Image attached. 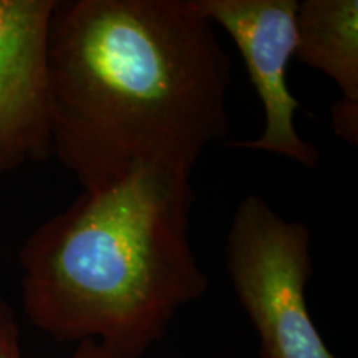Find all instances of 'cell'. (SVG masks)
I'll return each mask as SVG.
<instances>
[{
    "label": "cell",
    "instance_id": "1",
    "mask_svg": "<svg viewBox=\"0 0 358 358\" xmlns=\"http://www.w3.org/2000/svg\"><path fill=\"white\" fill-rule=\"evenodd\" d=\"M48 73L52 156L83 189L192 174L227 136L231 58L194 0H58Z\"/></svg>",
    "mask_w": 358,
    "mask_h": 358
},
{
    "label": "cell",
    "instance_id": "7",
    "mask_svg": "<svg viewBox=\"0 0 358 358\" xmlns=\"http://www.w3.org/2000/svg\"><path fill=\"white\" fill-rule=\"evenodd\" d=\"M0 358H24L20 330L12 307L0 295Z\"/></svg>",
    "mask_w": 358,
    "mask_h": 358
},
{
    "label": "cell",
    "instance_id": "5",
    "mask_svg": "<svg viewBox=\"0 0 358 358\" xmlns=\"http://www.w3.org/2000/svg\"><path fill=\"white\" fill-rule=\"evenodd\" d=\"M58 0H0V176L52 156L48 38Z\"/></svg>",
    "mask_w": 358,
    "mask_h": 358
},
{
    "label": "cell",
    "instance_id": "2",
    "mask_svg": "<svg viewBox=\"0 0 358 358\" xmlns=\"http://www.w3.org/2000/svg\"><path fill=\"white\" fill-rule=\"evenodd\" d=\"M191 173L138 169L83 189L19 250L27 319L57 342L141 358L209 287L189 243Z\"/></svg>",
    "mask_w": 358,
    "mask_h": 358
},
{
    "label": "cell",
    "instance_id": "8",
    "mask_svg": "<svg viewBox=\"0 0 358 358\" xmlns=\"http://www.w3.org/2000/svg\"><path fill=\"white\" fill-rule=\"evenodd\" d=\"M332 128L348 145H358V105L338 100L332 108Z\"/></svg>",
    "mask_w": 358,
    "mask_h": 358
},
{
    "label": "cell",
    "instance_id": "3",
    "mask_svg": "<svg viewBox=\"0 0 358 358\" xmlns=\"http://www.w3.org/2000/svg\"><path fill=\"white\" fill-rule=\"evenodd\" d=\"M226 267L257 334L261 358H338L307 307L313 261L306 224L284 219L261 196L248 194L232 214Z\"/></svg>",
    "mask_w": 358,
    "mask_h": 358
},
{
    "label": "cell",
    "instance_id": "4",
    "mask_svg": "<svg viewBox=\"0 0 358 358\" xmlns=\"http://www.w3.org/2000/svg\"><path fill=\"white\" fill-rule=\"evenodd\" d=\"M199 12L226 30L241 52L250 83L266 113L264 131L231 146L282 156L303 168H315L319 150L295 129L299 101L287 85L295 52L297 0H194Z\"/></svg>",
    "mask_w": 358,
    "mask_h": 358
},
{
    "label": "cell",
    "instance_id": "9",
    "mask_svg": "<svg viewBox=\"0 0 358 358\" xmlns=\"http://www.w3.org/2000/svg\"><path fill=\"white\" fill-rule=\"evenodd\" d=\"M69 358H116L113 353H110L106 348L98 345L96 342L92 340H85V342L77 343V348Z\"/></svg>",
    "mask_w": 358,
    "mask_h": 358
},
{
    "label": "cell",
    "instance_id": "6",
    "mask_svg": "<svg viewBox=\"0 0 358 358\" xmlns=\"http://www.w3.org/2000/svg\"><path fill=\"white\" fill-rule=\"evenodd\" d=\"M294 58L332 78L342 93L340 100L358 105L357 0L299 2Z\"/></svg>",
    "mask_w": 358,
    "mask_h": 358
}]
</instances>
